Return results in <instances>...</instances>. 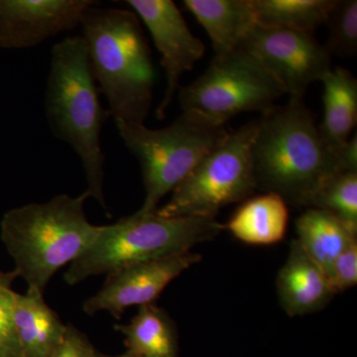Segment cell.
I'll return each mask as SVG.
<instances>
[{
  "label": "cell",
  "instance_id": "obj_1",
  "mask_svg": "<svg viewBox=\"0 0 357 357\" xmlns=\"http://www.w3.org/2000/svg\"><path fill=\"white\" fill-rule=\"evenodd\" d=\"M340 148L324 138L304 100L275 107L258 119L252 148L256 188L309 206L326 181L344 172Z\"/></svg>",
  "mask_w": 357,
  "mask_h": 357
},
{
  "label": "cell",
  "instance_id": "obj_2",
  "mask_svg": "<svg viewBox=\"0 0 357 357\" xmlns=\"http://www.w3.org/2000/svg\"><path fill=\"white\" fill-rule=\"evenodd\" d=\"M96 3L79 22L96 84L114 121L144 123L153 102L155 70L139 18L132 10Z\"/></svg>",
  "mask_w": 357,
  "mask_h": 357
},
{
  "label": "cell",
  "instance_id": "obj_3",
  "mask_svg": "<svg viewBox=\"0 0 357 357\" xmlns=\"http://www.w3.org/2000/svg\"><path fill=\"white\" fill-rule=\"evenodd\" d=\"M45 112L55 137L79 157L86 175V196L107 210L100 137L105 114L83 37H67L52 48Z\"/></svg>",
  "mask_w": 357,
  "mask_h": 357
},
{
  "label": "cell",
  "instance_id": "obj_4",
  "mask_svg": "<svg viewBox=\"0 0 357 357\" xmlns=\"http://www.w3.org/2000/svg\"><path fill=\"white\" fill-rule=\"evenodd\" d=\"M86 192L57 195L45 203H31L6 211L0 236L15 264L16 276L28 287L44 293L52 277L91 245L103 229L89 222Z\"/></svg>",
  "mask_w": 357,
  "mask_h": 357
},
{
  "label": "cell",
  "instance_id": "obj_5",
  "mask_svg": "<svg viewBox=\"0 0 357 357\" xmlns=\"http://www.w3.org/2000/svg\"><path fill=\"white\" fill-rule=\"evenodd\" d=\"M225 229L217 218H163L135 211L114 225H103L95 243L70 263L66 283L76 285L133 265L191 251L217 238Z\"/></svg>",
  "mask_w": 357,
  "mask_h": 357
},
{
  "label": "cell",
  "instance_id": "obj_6",
  "mask_svg": "<svg viewBox=\"0 0 357 357\" xmlns=\"http://www.w3.org/2000/svg\"><path fill=\"white\" fill-rule=\"evenodd\" d=\"M117 132L139 162L145 199L141 213H154L160 202L191 172L206 155L227 137L225 126H213L183 112L166 128L114 121Z\"/></svg>",
  "mask_w": 357,
  "mask_h": 357
},
{
  "label": "cell",
  "instance_id": "obj_7",
  "mask_svg": "<svg viewBox=\"0 0 357 357\" xmlns=\"http://www.w3.org/2000/svg\"><path fill=\"white\" fill-rule=\"evenodd\" d=\"M257 129L258 119L229 132L155 213L163 218H215L225 206L248 198L257 189L252 158Z\"/></svg>",
  "mask_w": 357,
  "mask_h": 357
},
{
  "label": "cell",
  "instance_id": "obj_8",
  "mask_svg": "<svg viewBox=\"0 0 357 357\" xmlns=\"http://www.w3.org/2000/svg\"><path fill=\"white\" fill-rule=\"evenodd\" d=\"M286 95L283 86L243 50L215 58L192 83L178 89L183 112L213 126H225L243 112L266 114Z\"/></svg>",
  "mask_w": 357,
  "mask_h": 357
},
{
  "label": "cell",
  "instance_id": "obj_9",
  "mask_svg": "<svg viewBox=\"0 0 357 357\" xmlns=\"http://www.w3.org/2000/svg\"><path fill=\"white\" fill-rule=\"evenodd\" d=\"M241 50L256 59L283 86L292 102L332 70L331 54L306 33L258 26Z\"/></svg>",
  "mask_w": 357,
  "mask_h": 357
},
{
  "label": "cell",
  "instance_id": "obj_10",
  "mask_svg": "<svg viewBox=\"0 0 357 357\" xmlns=\"http://www.w3.org/2000/svg\"><path fill=\"white\" fill-rule=\"evenodd\" d=\"M126 3L146 26L161 56L166 89L157 107L156 116L163 119L180 89L181 77L201 60L206 47L192 34L172 0H128Z\"/></svg>",
  "mask_w": 357,
  "mask_h": 357
},
{
  "label": "cell",
  "instance_id": "obj_11",
  "mask_svg": "<svg viewBox=\"0 0 357 357\" xmlns=\"http://www.w3.org/2000/svg\"><path fill=\"white\" fill-rule=\"evenodd\" d=\"M201 260L202 256L191 250L140 263L110 274L103 287L84 301V312L89 316L107 312L119 319L128 307L154 304L171 282Z\"/></svg>",
  "mask_w": 357,
  "mask_h": 357
},
{
  "label": "cell",
  "instance_id": "obj_12",
  "mask_svg": "<svg viewBox=\"0 0 357 357\" xmlns=\"http://www.w3.org/2000/svg\"><path fill=\"white\" fill-rule=\"evenodd\" d=\"M93 0H0V48L28 49L79 26Z\"/></svg>",
  "mask_w": 357,
  "mask_h": 357
},
{
  "label": "cell",
  "instance_id": "obj_13",
  "mask_svg": "<svg viewBox=\"0 0 357 357\" xmlns=\"http://www.w3.org/2000/svg\"><path fill=\"white\" fill-rule=\"evenodd\" d=\"M276 289L281 307L289 317L321 311L335 296L328 276L297 239L291 241L287 259L277 275Z\"/></svg>",
  "mask_w": 357,
  "mask_h": 357
},
{
  "label": "cell",
  "instance_id": "obj_14",
  "mask_svg": "<svg viewBox=\"0 0 357 357\" xmlns=\"http://www.w3.org/2000/svg\"><path fill=\"white\" fill-rule=\"evenodd\" d=\"M183 4L208 33L217 57L241 50L258 27L252 0H185Z\"/></svg>",
  "mask_w": 357,
  "mask_h": 357
},
{
  "label": "cell",
  "instance_id": "obj_15",
  "mask_svg": "<svg viewBox=\"0 0 357 357\" xmlns=\"http://www.w3.org/2000/svg\"><path fill=\"white\" fill-rule=\"evenodd\" d=\"M14 324L23 357H48L67 330L45 302L43 292L31 287L24 295L15 294Z\"/></svg>",
  "mask_w": 357,
  "mask_h": 357
},
{
  "label": "cell",
  "instance_id": "obj_16",
  "mask_svg": "<svg viewBox=\"0 0 357 357\" xmlns=\"http://www.w3.org/2000/svg\"><path fill=\"white\" fill-rule=\"evenodd\" d=\"M288 222L289 210L285 199L274 192H265L244 202L225 229L244 243L271 245L283 241Z\"/></svg>",
  "mask_w": 357,
  "mask_h": 357
},
{
  "label": "cell",
  "instance_id": "obj_17",
  "mask_svg": "<svg viewBox=\"0 0 357 357\" xmlns=\"http://www.w3.org/2000/svg\"><path fill=\"white\" fill-rule=\"evenodd\" d=\"M133 357H180L177 326L164 309L155 304L139 307L126 325L115 326Z\"/></svg>",
  "mask_w": 357,
  "mask_h": 357
},
{
  "label": "cell",
  "instance_id": "obj_18",
  "mask_svg": "<svg viewBox=\"0 0 357 357\" xmlns=\"http://www.w3.org/2000/svg\"><path fill=\"white\" fill-rule=\"evenodd\" d=\"M296 231L298 243L326 276L338 255L357 238V232L333 213L314 208L297 218Z\"/></svg>",
  "mask_w": 357,
  "mask_h": 357
},
{
  "label": "cell",
  "instance_id": "obj_19",
  "mask_svg": "<svg viewBox=\"0 0 357 357\" xmlns=\"http://www.w3.org/2000/svg\"><path fill=\"white\" fill-rule=\"evenodd\" d=\"M324 84V119L319 126L324 138L335 149L344 145L356 126L357 79L349 70L332 69Z\"/></svg>",
  "mask_w": 357,
  "mask_h": 357
},
{
  "label": "cell",
  "instance_id": "obj_20",
  "mask_svg": "<svg viewBox=\"0 0 357 357\" xmlns=\"http://www.w3.org/2000/svg\"><path fill=\"white\" fill-rule=\"evenodd\" d=\"M337 0H252L258 26L311 35L325 24Z\"/></svg>",
  "mask_w": 357,
  "mask_h": 357
},
{
  "label": "cell",
  "instance_id": "obj_21",
  "mask_svg": "<svg viewBox=\"0 0 357 357\" xmlns=\"http://www.w3.org/2000/svg\"><path fill=\"white\" fill-rule=\"evenodd\" d=\"M307 208L328 211L357 232V172H340L326 181Z\"/></svg>",
  "mask_w": 357,
  "mask_h": 357
},
{
  "label": "cell",
  "instance_id": "obj_22",
  "mask_svg": "<svg viewBox=\"0 0 357 357\" xmlns=\"http://www.w3.org/2000/svg\"><path fill=\"white\" fill-rule=\"evenodd\" d=\"M326 24L330 28L325 48L332 55L352 57L357 50V1L337 0Z\"/></svg>",
  "mask_w": 357,
  "mask_h": 357
},
{
  "label": "cell",
  "instance_id": "obj_23",
  "mask_svg": "<svg viewBox=\"0 0 357 357\" xmlns=\"http://www.w3.org/2000/svg\"><path fill=\"white\" fill-rule=\"evenodd\" d=\"M15 277L14 271H0V357H23L14 324L16 292L11 283Z\"/></svg>",
  "mask_w": 357,
  "mask_h": 357
},
{
  "label": "cell",
  "instance_id": "obj_24",
  "mask_svg": "<svg viewBox=\"0 0 357 357\" xmlns=\"http://www.w3.org/2000/svg\"><path fill=\"white\" fill-rule=\"evenodd\" d=\"M333 293H342L357 284V238L333 262L328 275Z\"/></svg>",
  "mask_w": 357,
  "mask_h": 357
},
{
  "label": "cell",
  "instance_id": "obj_25",
  "mask_svg": "<svg viewBox=\"0 0 357 357\" xmlns=\"http://www.w3.org/2000/svg\"><path fill=\"white\" fill-rule=\"evenodd\" d=\"M100 354L84 333L67 325L64 337L48 357H100Z\"/></svg>",
  "mask_w": 357,
  "mask_h": 357
},
{
  "label": "cell",
  "instance_id": "obj_26",
  "mask_svg": "<svg viewBox=\"0 0 357 357\" xmlns=\"http://www.w3.org/2000/svg\"><path fill=\"white\" fill-rule=\"evenodd\" d=\"M340 159L342 168L347 172H357L356 133L340 148Z\"/></svg>",
  "mask_w": 357,
  "mask_h": 357
},
{
  "label": "cell",
  "instance_id": "obj_27",
  "mask_svg": "<svg viewBox=\"0 0 357 357\" xmlns=\"http://www.w3.org/2000/svg\"><path fill=\"white\" fill-rule=\"evenodd\" d=\"M100 357H133V356H128V354H121V356H105V354H100Z\"/></svg>",
  "mask_w": 357,
  "mask_h": 357
}]
</instances>
